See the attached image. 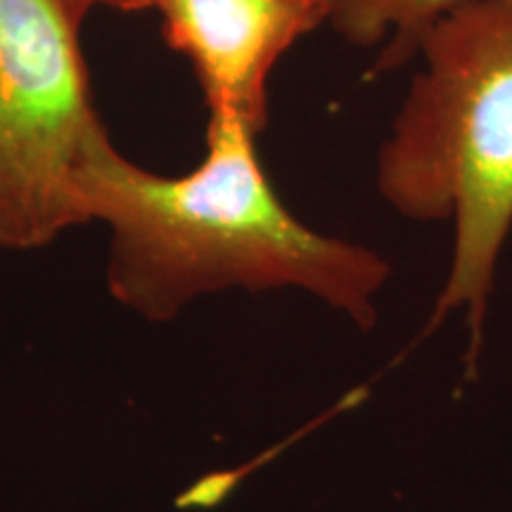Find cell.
Instances as JSON below:
<instances>
[{"label": "cell", "instance_id": "obj_1", "mask_svg": "<svg viewBox=\"0 0 512 512\" xmlns=\"http://www.w3.org/2000/svg\"><path fill=\"white\" fill-rule=\"evenodd\" d=\"M245 121L209 114L202 162L159 176L128 162L107 131L79 174L88 223L110 230L107 290L150 323L226 290H299L358 330L380 318L392 264L373 247L306 226L280 200Z\"/></svg>", "mask_w": 512, "mask_h": 512}, {"label": "cell", "instance_id": "obj_2", "mask_svg": "<svg viewBox=\"0 0 512 512\" xmlns=\"http://www.w3.org/2000/svg\"><path fill=\"white\" fill-rule=\"evenodd\" d=\"M422 69L377 152L375 183L403 219L453 223L425 335L465 311L477 377L498 259L512 230V0H463L420 36Z\"/></svg>", "mask_w": 512, "mask_h": 512}, {"label": "cell", "instance_id": "obj_3", "mask_svg": "<svg viewBox=\"0 0 512 512\" xmlns=\"http://www.w3.org/2000/svg\"><path fill=\"white\" fill-rule=\"evenodd\" d=\"M72 0H0V249L31 252L86 226L95 114Z\"/></svg>", "mask_w": 512, "mask_h": 512}, {"label": "cell", "instance_id": "obj_4", "mask_svg": "<svg viewBox=\"0 0 512 512\" xmlns=\"http://www.w3.org/2000/svg\"><path fill=\"white\" fill-rule=\"evenodd\" d=\"M164 41L195 69L209 114L261 133L268 79L299 38L328 22L323 0H157Z\"/></svg>", "mask_w": 512, "mask_h": 512}, {"label": "cell", "instance_id": "obj_5", "mask_svg": "<svg viewBox=\"0 0 512 512\" xmlns=\"http://www.w3.org/2000/svg\"><path fill=\"white\" fill-rule=\"evenodd\" d=\"M463 0H335L328 22L349 43L380 46L373 72L406 64L425 29Z\"/></svg>", "mask_w": 512, "mask_h": 512}, {"label": "cell", "instance_id": "obj_6", "mask_svg": "<svg viewBox=\"0 0 512 512\" xmlns=\"http://www.w3.org/2000/svg\"><path fill=\"white\" fill-rule=\"evenodd\" d=\"M72 3L83 12V15H88V10L91 8H114L121 12H138V10L155 8L157 0H72Z\"/></svg>", "mask_w": 512, "mask_h": 512}, {"label": "cell", "instance_id": "obj_7", "mask_svg": "<svg viewBox=\"0 0 512 512\" xmlns=\"http://www.w3.org/2000/svg\"><path fill=\"white\" fill-rule=\"evenodd\" d=\"M323 3H325V5H328V8H330V12H332V5H335V0H323Z\"/></svg>", "mask_w": 512, "mask_h": 512}]
</instances>
